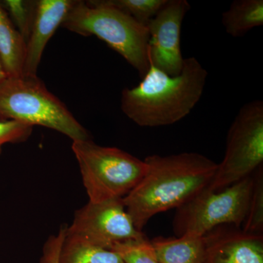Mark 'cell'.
I'll use <instances>...</instances> for the list:
<instances>
[{"mask_svg":"<svg viewBox=\"0 0 263 263\" xmlns=\"http://www.w3.org/2000/svg\"><path fill=\"white\" fill-rule=\"evenodd\" d=\"M66 233L106 249L117 243L146 236L135 226L123 198L88 202L76 211Z\"/></svg>","mask_w":263,"mask_h":263,"instance_id":"obj_8","label":"cell"},{"mask_svg":"<svg viewBox=\"0 0 263 263\" xmlns=\"http://www.w3.org/2000/svg\"><path fill=\"white\" fill-rule=\"evenodd\" d=\"M37 3L38 1L32 0H5L2 3L26 43L32 32L37 13Z\"/></svg>","mask_w":263,"mask_h":263,"instance_id":"obj_17","label":"cell"},{"mask_svg":"<svg viewBox=\"0 0 263 263\" xmlns=\"http://www.w3.org/2000/svg\"><path fill=\"white\" fill-rule=\"evenodd\" d=\"M62 27L82 36H96L124 57L142 78L149 70L147 27L108 0L74 2Z\"/></svg>","mask_w":263,"mask_h":263,"instance_id":"obj_3","label":"cell"},{"mask_svg":"<svg viewBox=\"0 0 263 263\" xmlns=\"http://www.w3.org/2000/svg\"><path fill=\"white\" fill-rule=\"evenodd\" d=\"M263 162V102L240 109L228 130L224 158L208 190L217 192L249 177Z\"/></svg>","mask_w":263,"mask_h":263,"instance_id":"obj_7","label":"cell"},{"mask_svg":"<svg viewBox=\"0 0 263 263\" xmlns=\"http://www.w3.org/2000/svg\"><path fill=\"white\" fill-rule=\"evenodd\" d=\"M74 0H39L35 19L27 43L23 75L37 76L43 51L57 28L62 26Z\"/></svg>","mask_w":263,"mask_h":263,"instance_id":"obj_11","label":"cell"},{"mask_svg":"<svg viewBox=\"0 0 263 263\" xmlns=\"http://www.w3.org/2000/svg\"><path fill=\"white\" fill-rule=\"evenodd\" d=\"M190 8L186 0H167L147 25L150 65L171 76L179 75L182 70L181 26Z\"/></svg>","mask_w":263,"mask_h":263,"instance_id":"obj_9","label":"cell"},{"mask_svg":"<svg viewBox=\"0 0 263 263\" xmlns=\"http://www.w3.org/2000/svg\"><path fill=\"white\" fill-rule=\"evenodd\" d=\"M204 238L205 263H263V235L224 224L214 228Z\"/></svg>","mask_w":263,"mask_h":263,"instance_id":"obj_10","label":"cell"},{"mask_svg":"<svg viewBox=\"0 0 263 263\" xmlns=\"http://www.w3.org/2000/svg\"><path fill=\"white\" fill-rule=\"evenodd\" d=\"M207 77V70L193 57L184 59L176 76L150 65L139 84L123 90L121 108L140 127L171 125L189 115L200 101Z\"/></svg>","mask_w":263,"mask_h":263,"instance_id":"obj_2","label":"cell"},{"mask_svg":"<svg viewBox=\"0 0 263 263\" xmlns=\"http://www.w3.org/2000/svg\"><path fill=\"white\" fill-rule=\"evenodd\" d=\"M6 78V73H5L3 65H2L1 60H0V83H1L2 81H4Z\"/></svg>","mask_w":263,"mask_h":263,"instance_id":"obj_22","label":"cell"},{"mask_svg":"<svg viewBox=\"0 0 263 263\" xmlns=\"http://www.w3.org/2000/svg\"><path fill=\"white\" fill-rule=\"evenodd\" d=\"M67 226H62L56 235H51L43 245L39 263H59L60 250L65 239Z\"/></svg>","mask_w":263,"mask_h":263,"instance_id":"obj_21","label":"cell"},{"mask_svg":"<svg viewBox=\"0 0 263 263\" xmlns=\"http://www.w3.org/2000/svg\"><path fill=\"white\" fill-rule=\"evenodd\" d=\"M150 241L159 263H205L206 243L204 235L159 236Z\"/></svg>","mask_w":263,"mask_h":263,"instance_id":"obj_12","label":"cell"},{"mask_svg":"<svg viewBox=\"0 0 263 263\" xmlns=\"http://www.w3.org/2000/svg\"><path fill=\"white\" fill-rule=\"evenodd\" d=\"M253 187L247 217L241 229L246 233L263 235V168L262 165L253 174Z\"/></svg>","mask_w":263,"mask_h":263,"instance_id":"obj_16","label":"cell"},{"mask_svg":"<svg viewBox=\"0 0 263 263\" xmlns=\"http://www.w3.org/2000/svg\"><path fill=\"white\" fill-rule=\"evenodd\" d=\"M0 119L49 128L72 141L91 139L88 131L37 76L7 77L0 83Z\"/></svg>","mask_w":263,"mask_h":263,"instance_id":"obj_4","label":"cell"},{"mask_svg":"<svg viewBox=\"0 0 263 263\" xmlns=\"http://www.w3.org/2000/svg\"><path fill=\"white\" fill-rule=\"evenodd\" d=\"M221 22L230 36L243 37L263 25L262 0H235L223 13Z\"/></svg>","mask_w":263,"mask_h":263,"instance_id":"obj_14","label":"cell"},{"mask_svg":"<svg viewBox=\"0 0 263 263\" xmlns=\"http://www.w3.org/2000/svg\"><path fill=\"white\" fill-rule=\"evenodd\" d=\"M67 230V229H66ZM59 263H124L120 256L110 249L91 245L65 233Z\"/></svg>","mask_w":263,"mask_h":263,"instance_id":"obj_15","label":"cell"},{"mask_svg":"<svg viewBox=\"0 0 263 263\" xmlns=\"http://www.w3.org/2000/svg\"><path fill=\"white\" fill-rule=\"evenodd\" d=\"M72 150L90 202L124 198L146 174L144 160L120 148L99 146L91 139L72 141Z\"/></svg>","mask_w":263,"mask_h":263,"instance_id":"obj_5","label":"cell"},{"mask_svg":"<svg viewBox=\"0 0 263 263\" xmlns=\"http://www.w3.org/2000/svg\"><path fill=\"white\" fill-rule=\"evenodd\" d=\"M144 162L146 174L123 198L128 214L141 232L154 216L179 209L209 187L218 164L195 152L150 155Z\"/></svg>","mask_w":263,"mask_h":263,"instance_id":"obj_1","label":"cell"},{"mask_svg":"<svg viewBox=\"0 0 263 263\" xmlns=\"http://www.w3.org/2000/svg\"><path fill=\"white\" fill-rule=\"evenodd\" d=\"M253 174L220 191L205 189L176 209L173 221L176 237L186 234L202 236L224 224L241 228L248 212Z\"/></svg>","mask_w":263,"mask_h":263,"instance_id":"obj_6","label":"cell"},{"mask_svg":"<svg viewBox=\"0 0 263 263\" xmlns=\"http://www.w3.org/2000/svg\"><path fill=\"white\" fill-rule=\"evenodd\" d=\"M27 43L0 3V60L7 77L23 76Z\"/></svg>","mask_w":263,"mask_h":263,"instance_id":"obj_13","label":"cell"},{"mask_svg":"<svg viewBox=\"0 0 263 263\" xmlns=\"http://www.w3.org/2000/svg\"><path fill=\"white\" fill-rule=\"evenodd\" d=\"M167 0H108L109 3L126 14L130 15L143 25L150 21L163 8Z\"/></svg>","mask_w":263,"mask_h":263,"instance_id":"obj_19","label":"cell"},{"mask_svg":"<svg viewBox=\"0 0 263 263\" xmlns=\"http://www.w3.org/2000/svg\"><path fill=\"white\" fill-rule=\"evenodd\" d=\"M33 127L14 120L0 119V155L6 143H18L27 141L32 133Z\"/></svg>","mask_w":263,"mask_h":263,"instance_id":"obj_20","label":"cell"},{"mask_svg":"<svg viewBox=\"0 0 263 263\" xmlns=\"http://www.w3.org/2000/svg\"><path fill=\"white\" fill-rule=\"evenodd\" d=\"M110 250L119 254L124 263H159L146 236L117 243Z\"/></svg>","mask_w":263,"mask_h":263,"instance_id":"obj_18","label":"cell"}]
</instances>
